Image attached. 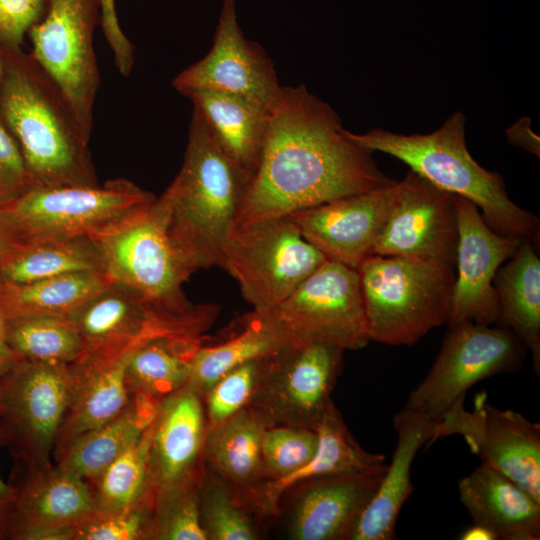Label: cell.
I'll return each instance as SVG.
<instances>
[{
	"label": "cell",
	"instance_id": "cell-44",
	"mask_svg": "<svg viewBox=\"0 0 540 540\" xmlns=\"http://www.w3.org/2000/svg\"><path fill=\"white\" fill-rule=\"evenodd\" d=\"M100 26L117 70L122 76H129L134 65V46L121 29L115 0H101Z\"/></svg>",
	"mask_w": 540,
	"mask_h": 540
},
{
	"label": "cell",
	"instance_id": "cell-14",
	"mask_svg": "<svg viewBox=\"0 0 540 540\" xmlns=\"http://www.w3.org/2000/svg\"><path fill=\"white\" fill-rule=\"evenodd\" d=\"M460 398L436 423L431 444L450 436L464 438L482 464L509 477L540 502V424L522 414L494 407L483 391L472 410Z\"/></svg>",
	"mask_w": 540,
	"mask_h": 540
},
{
	"label": "cell",
	"instance_id": "cell-25",
	"mask_svg": "<svg viewBox=\"0 0 540 540\" xmlns=\"http://www.w3.org/2000/svg\"><path fill=\"white\" fill-rule=\"evenodd\" d=\"M473 524L500 540L540 539V502L509 477L480 464L458 483Z\"/></svg>",
	"mask_w": 540,
	"mask_h": 540
},
{
	"label": "cell",
	"instance_id": "cell-36",
	"mask_svg": "<svg viewBox=\"0 0 540 540\" xmlns=\"http://www.w3.org/2000/svg\"><path fill=\"white\" fill-rule=\"evenodd\" d=\"M148 427L93 480L87 482L95 511L128 507L147 493Z\"/></svg>",
	"mask_w": 540,
	"mask_h": 540
},
{
	"label": "cell",
	"instance_id": "cell-33",
	"mask_svg": "<svg viewBox=\"0 0 540 540\" xmlns=\"http://www.w3.org/2000/svg\"><path fill=\"white\" fill-rule=\"evenodd\" d=\"M204 336L170 334L141 343L131 354L126 381L133 395L161 400L187 385Z\"/></svg>",
	"mask_w": 540,
	"mask_h": 540
},
{
	"label": "cell",
	"instance_id": "cell-28",
	"mask_svg": "<svg viewBox=\"0 0 540 540\" xmlns=\"http://www.w3.org/2000/svg\"><path fill=\"white\" fill-rule=\"evenodd\" d=\"M185 96L202 115L221 150L251 179L262 152L270 107L231 93L194 91Z\"/></svg>",
	"mask_w": 540,
	"mask_h": 540
},
{
	"label": "cell",
	"instance_id": "cell-19",
	"mask_svg": "<svg viewBox=\"0 0 540 540\" xmlns=\"http://www.w3.org/2000/svg\"><path fill=\"white\" fill-rule=\"evenodd\" d=\"M206 432L202 398L188 385L159 401L148 426L147 493L155 504L200 479Z\"/></svg>",
	"mask_w": 540,
	"mask_h": 540
},
{
	"label": "cell",
	"instance_id": "cell-42",
	"mask_svg": "<svg viewBox=\"0 0 540 540\" xmlns=\"http://www.w3.org/2000/svg\"><path fill=\"white\" fill-rule=\"evenodd\" d=\"M50 0H0V45L18 51L29 30L47 11Z\"/></svg>",
	"mask_w": 540,
	"mask_h": 540
},
{
	"label": "cell",
	"instance_id": "cell-43",
	"mask_svg": "<svg viewBox=\"0 0 540 540\" xmlns=\"http://www.w3.org/2000/svg\"><path fill=\"white\" fill-rule=\"evenodd\" d=\"M34 187L23 155L0 120V206Z\"/></svg>",
	"mask_w": 540,
	"mask_h": 540
},
{
	"label": "cell",
	"instance_id": "cell-39",
	"mask_svg": "<svg viewBox=\"0 0 540 540\" xmlns=\"http://www.w3.org/2000/svg\"><path fill=\"white\" fill-rule=\"evenodd\" d=\"M318 446L316 430L273 425L262 440V465L265 481L280 479L299 470L314 456Z\"/></svg>",
	"mask_w": 540,
	"mask_h": 540
},
{
	"label": "cell",
	"instance_id": "cell-13",
	"mask_svg": "<svg viewBox=\"0 0 540 540\" xmlns=\"http://www.w3.org/2000/svg\"><path fill=\"white\" fill-rule=\"evenodd\" d=\"M344 349L292 344L267 358L248 407L268 423L316 430L343 368Z\"/></svg>",
	"mask_w": 540,
	"mask_h": 540
},
{
	"label": "cell",
	"instance_id": "cell-49",
	"mask_svg": "<svg viewBox=\"0 0 540 540\" xmlns=\"http://www.w3.org/2000/svg\"><path fill=\"white\" fill-rule=\"evenodd\" d=\"M4 69H5V56H4V50L0 45V86L4 75Z\"/></svg>",
	"mask_w": 540,
	"mask_h": 540
},
{
	"label": "cell",
	"instance_id": "cell-46",
	"mask_svg": "<svg viewBox=\"0 0 540 540\" xmlns=\"http://www.w3.org/2000/svg\"><path fill=\"white\" fill-rule=\"evenodd\" d=\"M7 321L0 304V382L19 361L8 342Z\"/></svg>",
	"mask_w": 540,
	"mask_h": 540
},
{
	"label": "cell",
	"instance_id": "cell-22",
	"mask_svg": "<svg viewBox=\"0 0 540 540\" xmlns=\"http://www.w3.org/2000/svg\"><path fill=\"white\" fill-rule=\"evenodd\" d=\"M12 479L16 500L11 540H21L27 531L43 526L75 527L95 511L87 481L54 462L37 468L15 466Z\"/></svg>",
	"mask_w": 540,
	"mask_h": 540
},
{
	"label": "cell",
	"instance_id": "cell-2",
	"mask_svg": "<svg viewBox=\"0 0 540 540\" xmlns=\"http://www.w3.org/2000/svg\"><path fill=\"white\" fill-rule=\"evenodd\" d=\"M4 50L0 120L23 155L34 187L99 184L71 105L31 53Z\"/></svg>",
	"mask_w": 540,
	"mask_h": 540
},
{
	"label": "cell",
	"instance_id": "cell-23",
	"mask_svg": "<svg viewBox=\"0 0 540 540\" xmlns=\"http://www.w3.org/2000/svg\"><path fill=\"white\" fill-rule=\"evenodd\" d=\"M383 467L355 474L326 476L301 483L291 520L295 540H346L384 475Z\"/></svg>",
	"mask_w": 540,
	"mask_h": 540
},
{
	"label": "cell",
	"instance_id": "cell-30",
	"mask_svg": "<svg viewBox=\"0 0 540 540\" xmlns=\"http://www.w3.org/2000/svg\"><path fill=\"white\" fill-rule=\"evenodd\" d=\"M536 247L521 241L511 258L497 270L493 285L500 315L498 324L510 329L531 352L540 372V259Z\"/></svg>",
	"mask_w": 540,
	"mask_h": 540
},
{
	"label": "cell",
	"instance_id": "cell-45",
	"mask_svg": "<svg viewBox=\"0 0 540 540\" xmlns=\"http://www.w3.org/2000/svg\"><path fill=\"white\" fill-rule=\"evenodd\" d=\"M16 500L14 486L0 477V540L9 539L11 517Z\"/></svg>",
	"mask_w": 540,
	"mask_h": 540
},
{
	"label": "cell",
	"instance_id": "cell-48",
	"mask_svg": "<svg viewBox=\"0 0 540 540\" xmlns=\"http://www.w3.org/2000/svg\"><path fill=\"white\" fill-rule=\"evenodd\" d=\"M461 540H497L495 535L487 528L473 524L467 530H465L461 537Z\"/></svg>",
	"mask_w": 540,
	"mask_h": 540
},
{
	"label": "cell",
	"instance_id": "cell-35",
	"mask_svg": "<svg viewBox=\"0 0 540 540\" xmlns=\"http://www.w3.org/2000/svg\"><path fill=\"white\" fill-rule=\"evenodd\" d=\"M7 338L18 360L72 364L84 354L81 334L68 317L8 319Z\"/></svg>",
	"mask_w": 540,
	"mask_h": 540
},
{
	"label": "cell",
	"instance_id": "cell-18",
	"mask_svg": "<svg viewBox=\"0 0 540 540\" xmlns=\"http://www.w3.org/2000/svg\"><path fill=\"white\" fill-rule=\"evenodd\" d=\"M458 222L456 278L448 327L463 322H498L499 301L493 281L497 270L513 256L521 241L493 231L471 201L455 196Z\"/></svg>",
	"mask_w": 540,
	"mask_h": 540
},
{
	"label": "cell",
	"instance_id": "cell-38",
	"mask_svg": "<svg viewBox=\"0 0 540 540\" xmlns=\"http://www.w3.org/2000/svg\"><path fill=\"white\" fill-rule=\"evenodd\" d=\"M155 503L146 493L132 505L114 511H94L74 527L73 540H153Z\"/></svg>",
	"mask_w": 540,
	"mask_h": 540
},
{
	"label": "cell",
	"instance_id": "cell-26",
	"mask_svg": "<svg viewBox=\"0 0 540 540\" xmlns=\"http://www.w3.org/2000/svg\"><path fill=\"white\" fill-rule=\"evenodd\" d=\"M316 432L318 446L311 460L286 477L265 481L248 506L261 515H273L278 511L282 495L295 485L320 477L366 473L385 465V455L368 452L355 440L332 401Z\"/></svg>",
	"mask_w": 540,
	"mask_h": 540
},
{
	"label": "cell",
	"instance_id": "cell-31",
	"mask_svg": "<svg viewBox=\"0 0 540 540\" xmlns=\"http://www.w3.org/2000/svg\"><path fill=\"white\" fill-rule=\"evenodd\" d=\"M75 272L105 273L101 254L88 236L23 238L0 257V284Z\"/></svg>",
	"mask_w": 540,
	"mask_h": 540
},
{
	"label": "cell",
	"instance_id": "cell-40",
	"mask_svg": "<svg viewBox=\"0 0 540 540\" xmlns=\"http://www.w3.org/2000/svg\"><path fill=\"white\" fill-rule=\"evenodd\" d=\"M266 360L249 361L231 369L204 394L207 429L249 406Z\"/></svg>",
	"mask_w": 540,
	"mask_h": 540
},
{
	"label": "cell",
	"instance_id": "cell-6",
	"mask_svg": "<svg viewBox=\"0 0 540 540\" xmlns=\"http://www.w3.org/2000/svg\"><path fill=\"white\" fill-rule=\"evenodd\" d=\"M106 275L158 311L186 315L192 304L183 291L191 273L168 232V206L162 195L127 220L90 237Z\"/></svg>",
	"mask_w": 540,
	"mask_h": 540
},
{
	"label": "cell",
	"instance_id": "cell-24",
	"mask_svg": "<svg viewBox=\"0 0 540 540\" xmlns=\"http://www.w3.org/2000/svg\"><path fill=\"white\" fill-rule=\"evenodd\" d=\"M428 416L401 409L393 418L397 443L392 461L384 472L373 497L357 518L350 540H392L405 501L413 491L411 468L417 452L430 446L436 426Z\"/></svg>",
	"mask_w": 540,
	"mask_h": 540
},
{
	"label": "cell",
	"instance_id": "cell-16",
	"mask_svg": "<svg viewBox=\"0 0 540 540\" xmlns=\"http://www.w3.org/2000/svg\"><path fill=\"white\" fill-rule=\"evenodd\" d=\"M458 222L455 195L413 171L399 181V191L373 254L407 256L455 267Z\"/></svg>",
	"mask_w": 540,
	"mask_h": 540
},
{
	"label": "cell",
	"instance_id": "cell-27",
	"mask_svg": "<svg viewBox=\"0 0 540 540\" xmlns=\"http://www.w3.org/2000/svg\"><path fill=\"white\" fill-rule=\"evenodd\" d=\"M267 427L259 413L246 407L206 432L203 461L245 506L265 482L262 440Z\"/></svg>",
	"mask_w": 540,
	"mask_h": 540
},
{
	"label": "cell",
	"instance_id": "cell-34",
	"mask_svg": "<svg viewBox=\"0 0 540 540\" xmlns=\"http://www.w3.org/2000/svg\"><path fill=\"white\" fill-rule=\"evenodd\" d=\"M111 280L105 273L75 272L24 284H0V304L7 317H70Z\"/></svg>",
	"mask_w": 540,
	"mask_h": 540
},
{
	"label": "cell",
	"instance_id": "cell-41",
	"mask_svg": "<svg viewBox=\"0 0 540 540\" xmlns=\"http://www.w3.org/2000/svg\"><path fill=\"white\" fill-rule=\"evenodd\" d=\"M199 481L174 491L155 504L153 540H208L200 515Z\"/></svg>",
	"mask_w": 540,
	"mask_h": 540
},
{
	"label": "cell",
	"instance_id": "cell-8",
	"mask_svg": "<svg viewBox=\"0 0 540 540\" xmlns=\"http://www.w3.org/2000/svg\"><path fill=\"white\" fill-rule=\"evenodd\" d=\"M156 197L130 180L32 187L0 208L20 238L91 237L132 217Z\"/></svg>",
	"mask_w": 540,
	"mask_h": 540
},
{
	"label": "cell",
	"instance_id": "cell-20",
	"mask_svg": "<svg viewBox=\"0 0 540 540\" xmlns=\"http://www.w3.org/2000/svg\"><path fill=\"white\" fill-rule=\"evenodd\" d=\"M399 191V181L289 214L328 260L357 269L373 255Z\"/></svg>",
	"mask_w": 540,
	"mask_h": 540
},
{
	"label": "cell",
	"instance_id": "cell-5",
	"mask_svg": "<svg viewBox=\"0 0 540 540\" xmlns=\"http://www.w3.org/2000/svg\"><path fill=\"white\" fill-rule=\"evenodd\" d=\"M455 267L407 256L373 254L357 268L370 341L413 345L447 324Z\"/></svg>",
	"mask_w": 540,
	"mask_h": 540
},
{
	"label": "cell",
	"instance_id": "cell-10",
	"mask_svg": "<svg viewBox=\"0 0 540 540\" xmlns=\"http://www.w3.org/2000/svg\"><path fill=\"white\" fill-rule=\"evenodd\" d=\"M490 326L448 327L437 358L404 407L439 422L477 382L519 369L525 346L510 329Z\"/></svg>",
	"mask_w": 540,
	"mask_h": 540
},
{
	"label": "cell",
	"instance_id": "cell-32",
	"mask_svg": "<svg viewBox=\"0 0 540 540\" xmlns=\"http://www.w3.org/2000/svg\"><path fill=\"white\" fill-rule=\"evenodd\" d=\"M159 401L134 395L124 411L76 438L54 463L90 482L142 435L153 421Z\"/></svg>",
	"mask_w": 540,
	"mask_h": 540
},
{
	"label": "cell",
	"instance_id": "cell-11",
	"mask_svg": "<svg viewBox=\"0 0 540 540\" xmlns=\"http://www.w3.org/2000/svg\"><path fill=\"white\" fill-rule=\"evenodd\" d=\"M100 7L101 0H50L28 32L31 55L61 90L89 137L100 85L93 43Z\"/></svg>",
	"mask_w": 540,
	"mask_h": 540
},
{
	"label": "cell",
	"instance_id": "cell-4",
	"mask_svg": "<svg viewBox=\"0 0 540 540\" xmlns=\"http://www.w3.org/2000/svg\"><path fill=\"white\" fill-rule=\"evenodd\" d=\"M466 119L461 112L427 134H397L381 128L349 137L372 152H382L405 163L437 188L474 203L495 232L529 241L538 247L540 223L509 197L503 177L482 167L466 144Z\"/></svg>",
	"mask_w": 540,
	"mask_h": 540
},
{
	"label": "cell",
	"instance_id": "cell-7",
	"mask_svg": "<svg viewBox=\"0 0 540 540\" xmlns=\"http://www.w3.org/2000/svg\"><path fill=\"white\" fill-rule=\"evenodd\" d=\"M325 260L293 218L281 215L235 225L222 245L218 266L236 280L253 310L268 311Z\"/></svg>",
	"mask_w": 540,
	"mask_h": 540
},
{
	"label": "cell",
	"instance_id": "cell-1",
	"mask_svg": "<svg viewBox=\"0 0 540 540\" xmlns=\"http://www.w3.org/2000/svg\"><path fill=\"white\" fill-rule=\"evenodd\" d=\"M373 153L354 142L336 111L306 86H282L236 225L394 184Z\"/></svg>",
	"mask_w": 540,
	"mask_h": 540
},
{
	"label": "cell",
	"instance_id": "cell-17",
	"mask_svg": "<svg viewBox=\"0 0 540 540\" xmlns=\"http://www.w3.org/2000/svg\"><path fill=\"white\" fill-rule=\"evenodd\" d=\"M236 2L223 0L211 49L180 72L172 85L183 95L194 91L231 93L271 107L282 86L264 49L245 37Z\"/></svg>",
	"mask_w": 540,
	"mask_h": 540
},
{
	"label": "cell",
	"instance_id": "cell-29",
	"mask_svg": "<svg viewBox=\"0 0 540 540\" xmlns=\"http://www.w3.org/2000/svg\"><path fill=\"white\" fill-rule=\"evenodd\" d=\"M238 331L197 350L187 385L202 398L226 372L249 361L268 358L294 344L272 313L256 311L240 320Z\"/></svg>",
	"mask_w": 540,
	"mask_h": 540
},
{
	"label": "cell",
	"instance_id": "cell-9",
	"mask_svg": "<svg viewBox=\"0 0 540 540\" xmlns=\"http://www.w3.org/2000/svg\"><path fill=\"white\" fill-rule=\"evenodd\" d=\"M72 389L69 364L19 360L0 382V445L15 466L54 461L53 450Z\"/></svg>",
	"mask_w": 540,
	"mask_h": 540
},
{
	"label": "cell",
	"instance_id": "cell-21",
	"mask_svg": "<svg viewBox=\"0 0 540 540\" xmlns=\"http://www.w3.org/2000/svg\"><path fill=\"white\" fill-rule=\"evenodd\" d=\"M144 341L86 352L69 364L71 398L57 435L53 461L76 438L112 420L130 404L134 395L126 381V368L131 354Z\"/></svg>",
	"mask_w": 540,
	"mask_h": 540
},
{
	"label": "cell",
	"instance_id": "cell-37",
	"mask_svg": "<svg viewBox=\"0 0 540 540\" xmlns=\"http://www.w3.org/2000/svg\"><path fill=\"white\" fill-rule=\"evenodd\" d=\"M199 506L208 540H255L256 529L246 506L218 476L202 471Z\"/></svg>",
	"mask_w": 540,
	"mask_h": 540
},
{
	"label": "cell",
	"instance_id": "cell-3",
	"mask_svg": "<svg viewBox=\"0 0 540 540\" xmlns=\"http://www.w3.org/2000/svg\"><path fill=\"white\" fill-rule=\"evenodd\" d=\"M249 181L194 108L182 166L161 194L168 206L170 238L191 274L219 265Z\"/></svg>",
	"mask_w": 540,
	"mask_h": 540
},
{
	"label": "cell",
	"instance_id": "cell-47",
	"mask_svg": "<svg viewBox=\"0 0 540 540\" xmlns=\"http://www.w3.org/2000/svg\"><path fill=\"white\" fill-rule=\"evenodd\" d=\"M20 239L15 226L0 208V257L8 252Z\"/></svg>",
	"mask_w": 540,
	"mask_h": 540
},
{
	"label": "cell",
	"instance_id": "cell-15",
	"mask_svg": "<svg viewBox=\"0 0 540 540\" xmlns=\"http://www.w3.org/2000/svg\"><path fill=\"white\" fill-rule=\"evenodd\" d=\"M219 312L215 304H200L186 315L153 308L125 286L110 282L69 318L77 326L84 353L121 347L170 334L204 336Z\"/></svg>",
	"mask_w": 540,
	"mask_h": 540
},
{
	"label": "cell",
	"instance_id": "cell-12",
	"mask_svg": "<svg viewBox=\"0 0 540 540\" xmlns=\"http://www.w3.org/2000/svg\"><path fill=\"white\" fill-rule=\"evenodd\" d=\"M269 311L294 344L357 350L370 342L358 271L336 261L326 259Z\"/></svg>",
	"mask_w": 540,
	"mask_h": 540
}]
</instances>
